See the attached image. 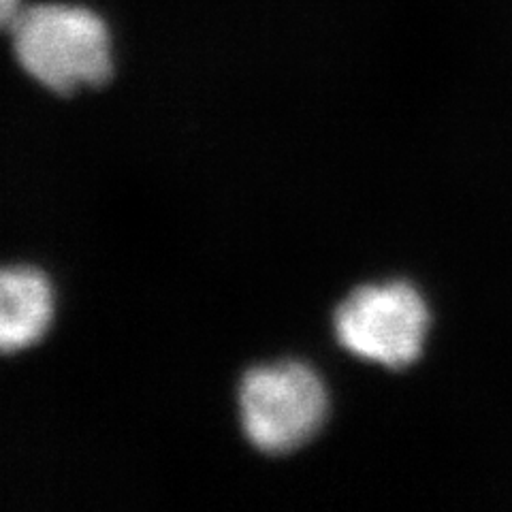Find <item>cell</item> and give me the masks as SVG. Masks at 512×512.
Here are the masks:
<instances>
[{"label": "cell", "instance_id": "cell-1", "mask_svg": "<svg viewBox=\"0 0 512 512\" xmlns=\"http://www.w3.org/2000/svg\"><path fill=\"white\" fill-rule=\"evenodd\" d=\"M9 30L24 71L58 94L103 86L114 73L109 30L90 9L24 7Z\"/></svg>", "mask_w": 512, "mask_h": 512}, {"label": "cell", "instance_id": "cell-2", "mask_svg": "<svg viewBox=\"0 0 512 512\" xmlns=\"http://www.w3.org/2000/svg\"><path fill=\"white\" fill-rule=\"evenodd\" d=\"M246 438L269 455L293 453L323 429L329 395L323 380L299 361L261 365L239 387Z\"/></svg>", "mask_w": 512, "mask_h": 512}, {"label": "cell", "instance_id": "cell-3", "mask_svg": "<svg viewBox=\"0 0 512 512\" xmlns=\"http://www.w3.org/2000/svg\"><path fill=\"white\" fill-rule=\"evenodd\" d=\"M429 308L408 282L361 286L335 310L333 329L350 355L402 370L419 361L429 333Z\"/></svg>", "mask_w": 512, "mask_h": 512}, {"label": "cell", "instance_id": "cell-4", "mask_svg": "<svg viewBox=\"0 0 512 512\" xmlns=\"http://www.w3.org/2000/svg\"><path fill=\"white\" fill-rule=\"evenodd\" d=\"M54 320V291L32 267L0 269V352L35 346Z\"/></svg>", "mask_w": 512, "mask_h": 512}, {"label": "cell", "instance_id": "cell-5", "mask_svg": "<svg viewBox=\"0 0 512 512\" xmlns=\"http://www.w3.org/2000/svg\"><path fill=\"white\" fill-rule=\"evenodd\" d=\"M22 9V0H0V28H11Z\"/></svg>", "mask_w": 512, "mask_h": 512}]
</instances>
